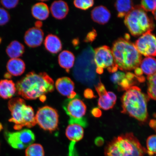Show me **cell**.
<instances>
[{"mask_svg": "<svg viewBox=\"0 0 156 156\" xmlns=\"http://www.w3.org/2000/svg\"><path fill=\"white\" fill-rule=\"evenodd\" d=\"M16 85L17 93L23 98L27 100L39 98L42 102L46 100L45 94L54 89L53 80L46 73L30 72Z\"/></svg>", "mask_w": 156, "mask_h": 156, "instance_id": "1", "label": "cell"}, {"mask_svg": "<svg viewBox=\"0 0 156 156\" xmlns=\"http://www.w3.org/2000/svg\"><path fill=\"white\" fill-rule=\"evenodd\" d=\"M118 38L113 43L112 49L115 62L119 69L131 71L139 67L142 61L141 55L135 44L129 41V36Z\"/></svg>", "mask_w": 156, "mask_h": 156, "instance_id": "2", "label": "cell"}, {"mask_svg": "<svg viewBox=\"0 0 156 156\" xmlns=\"http://www.w3.org/2000/svg\"><path fill=\"white\" fill-rule=\"evenodd\" d=\"M126 91L122 98V112L140 121L145 122L148 117L147 104L149 97L136 86H132Z\"/></svg>", "mask_w": 156, "mask_h": 156, "instance_id": "3", "label": "cell"}, {"mask_svg": "<svg viewBox=\"0 0 156 156\" xmlns=\"http://www.w3.org/2000/svg\"><path fill=\"white\" fill-rule=\"evenodd\" d=\"M146 150L133 133H129L115 138L106 146V156H143Z\"/></svg>", "mask_w": 156, "mask_h": 156, "instance_id": "4", "label": "cell"}, {"mask_svg": "<svg viewBox=\"0 0 156 156\" xmlns=\"http://www.w3.org/2000/svg\"><path fill=\"white\" fill-rule=\"evenodd\" d=\"M8 107L11 116L9 121L14 124L15 130H20L24 127L32 128L37 124L34 109L27 105L23 99L15 98L11 99Z\"/></svg>", "mask_w": 156, "mask_h": 156, "instance_id": "5", "label": "cell"}, {"mask_svg": "<svg viewBox=\"0 0 156 156\" xmlns=\"http://www.w3.org/2000/svg\"><path fill=\"white\" fill-rule=\"evenodd\" d=\"M124 23L132 36H141L154 28L153 19L140 5L133 8L125 17Z\"/></svg>", "mask_w": 156, "mask_h": 156, "instance_id": "6", "label": "cell"}, {"mask_svg": "<svg viewBox=\"0 0 156 156\" xmlns=\"http://www.w3.org/2000/svg\"><path fill=\"white\" fill-rule=\"evenodd\" d=\"M63 108L69 117V124H79L83 127L87 126V121L84 118L87 106L78 95L73 98L68 99L64 101Z\"/></svg>", "mask_w": 156, "mask_h": 156, "instance_id": "7", "label": "cell"}, {"mask_svg": "<svg viewBox=\"0 0 156 156\" xmlns=\"http://www.w3.org/2000/svg\"><path fill=\"white\" fill-rule=\"evenodd\" d=\"M94 60L96 66V73L99 75L103 73L106 68L109 73H114L118 71L112 49L107 46H103L95 49Z\"/></svg>", "mask_w": 156, "mask_h": 156, "instance_id": "8", "label": "cell"}, {"mask_svg": "<svg viewBox=\"0 0 156 156\" xmlns=\"http://www.w3.org/2000/svg\"><path fill=\"white\" fill-rule=\"evenodd\" d=\"M37 124L44 130L50 132L57 129L58 115L55 109L48 106L39 108L36 115Z\"/></svg>", "mask_w": 156, "mask_h": 156, "instance_id": "9", "label": "cell"}, {"mask_svg": "<svg viewBox=\"0 0 156 156\" xmlns=\"http://www.w3.org/2000/svg\"><path fill=\"white\" fill-rule=\"evenodd\" d=\"M5 136L9 145L14 149L20 150L28 147L36 139L34 133L27 129L15 132L6 131Z\"/></svg>", "mask_w": 156, "mask_h": 156, "instance_id": "10", "label": "cell"}, {"mask_svg": "<svg viewBox=\"0 0 156 156\" xmlns=\"http://www.w3.org/2000/svg\"><path fill=\"white\" fill-rule=\"evenodd\" d=\"M134 44L142 55L146 57L156 56V37L151 31L141 35Z\"/></svg>", "mask_w": 156, "mask_h": 156, "instance_id": "11", "label": "cell"}, {"mask_svg": "<svg viewBox=\"0 0 156 156\" xmlns=\"http://www.w3.org/2000/svg\"><path fill=\"white\" fill-rule=\"evenodd\" d=\"M95 88L99 97L98 101L99 107L105 110L112 108L116 103V95L111 91L107 92L104 85L100 81L95 86Z\"/></svg>", "mask_w": 156, "mask_h": 156, "instance_id": "12", "label": "cell"}, {"mask_svg": "<svg viewBox=\"0 0 156 156\" xmlns=\"http://www.w3.org/2000/svg\"><path fill=\"white\" fill-rule=\"evenodd\" d=\"M55 85L58 92L63 96L67 97L68 99L73 98L77 96L74 91L75 83L70 78H60L56 81Z\"/></svg>", "mask_w": 156, "mask_h": 156, "instance_id": "13", "label": "cell"}, {"mask_svg": "<svg viewBox=\"0 0 156 156\" xmlns=\"http://www.w3.org/2000/svg\"><path fill=\"white\" fill-rule=\"evenodd\" d=\"M44 33L40 28L33 27L25 32L24 36V42L31 48L40 46L43 41Z\"/></svg>", "mask_w": 156, "mask_h": 156, "instance_id": "14", "label": "cell"}, {"mask_svg": "<svg viewBox=\"0 0 156 156\" xmlns=\"http://www.w3.org/2000/svg\"><path fill=\"white\" fill-rule=\"evenodd\" d=\"M91 15L93 21L101 25L107 24L111 17L110 11L103 5L95 7L91 11Z\"/></svg>", "mask_w": 156, "mask_h": 156, "instance_id": "15", "label": "cell"}, {"mask_svg": "<svg viewBox=\"0 0 156 156\" xmlns=\"http://www.w3.org/2000/svg\"><path fill=\"white\" fill-rule=\"evenodd\" d=\"M8 73L12 76H19L24 73L26 66L23 60L20 58H11L6 65Z\"/></svg>", "mask_w": 156, "mask_h": 156, "instance_id": "16", "label": "cell"}, {"mask_svg": "<svg viewBox=\"0 0 156 156\" xmlns=\"http://www.w3.org/2000/svg\"><path fill=\"white\" fill-rule=\"evenodd\" d=\"M69 11L67 3L64 1H54L50 7V11L52 16L58 20L65 18Z\"/></svg>", "mask_w": 156, "mask_h": 156, "instance_id": "17", "label": "cell"}, {"mask_svg": "<svg viewBox=\"0 0 156 156\" xmlns=\"http://www.w3.org/2000/svg\"><path fill=\"white\" fill-rule=\"evenodd\" d=\"M16 91V85L12 80L6 79L0 81V97L2 98H11Z\"/></svg>", "mask_w": 156, "mask_h": 156, "instance_id": "18", "label": "cell"}, {"mask_svg": "<svg viewBox=\"0 0 156 156\" xmlns=\"http://www.w3.org/2000/svg\"><path fill=\"white\" fill-rule=\"evenodd\" d=\"M44 45L48 51L53 54L58 53L62 48L61 40L58 36L52 34H48L46 37Z\"/></svg>", "mask_w": 156, "mask_h": 156, "instance_id": "19", "label": "cell"}, {"mask_svg": "<svg viewBox=\"0 0 156 156\" xmlns=\"http://www.w3.org/2000/svg\"><path fill=\"white\" fill-rule=\"evenodd\" d=\"M66 134L68 139L76 143L83 139L84 134L83 127L77 124H69L66 129Z\"/></svg>", "mask_w": 156, "mask_h": 156, "instance_id": "20", "label": "cell"}, {"mask_svg": "<svg viewBox=\"0 0 156 156\" xmlns=\"http://www.w3.org/2000/svg\"><path fill=\"white\" fill-rule=\"evenodd\" d=\"M75 56L71 51L64 50L58 56V63L60 66L68 73L73 67L75 62Z\"/></svg>", "mask_w": 156, "mask_h": 156, "instance_id": "21", "label": "cell"}, {"mask_svg": "<svg viewBox=\"0 0 156 156\" xmlns=\"http://www.w3.org/2000/svg\"><path fill=\"white\" fill-rule=\"evenodd\" d=\"M33 16L39 21L44 20L49 15V9L47 5L44 2L35 4L31 9Z\"/></svg>", "mask_w": 156, "mask_h": 156, "instance_id": "22", "label": "cell"}, {"mask_svg": "<svg viewBox=\"0 0 156 156\" xmlns=\"http://www.w3.org/2000/svg\"><path fill=\"white\" fill-rule=\"evenodd\" d=\"M25 47L21 43L17 41H13L7 47L6 52L11 58H18L23 55L25 52Z\"/></svg>", "mask_w": 156, "mask_h": 156, "instance_id": "23", "label": "cell"}, {"mask_svg": "<svg viewBox=\"0 0 156 156\" xmlns=\"http://www.w3.org/2000/svg\"><path fill=\"white\" fill-rule=\"evenodd\" d=\"M115 7L118 12V17L119 18L125 17L134 7L132 1H117L115 3Z\"/></svg>", "mask_w": 156, "mask_h": 156, "instance_id": "24", "label": "cell"}, {"mask_svg": "<svg viewBox=\"0 0 156 156\" xmlns=\"http://www.w3.org/2000/svg\"><path fill=\"white\" fill-rule=\"evenodd\" d=\"M142 73L148 76L156 73V59L153 57H147L142 60L140 65Z\"/></svg>", "mask_w": 156, "mask_h": 156, "instance_id": "25", "label": "cell"}, {"mask_svg": "<svg viewBox=\"0 0 156 156\" xmlns=\"http://www.w3.org/2000/svg\"><path fill=\"white\" fill-rule=\"evenodd\" d=\"M43 146L40 144H35L28 146L25 152V156H44Z\"/></svg>", "mask_w": 156, "mask_h": 156, "instance_id": "26", "label": "cell"}, {"mask_svg": "<svg viewBox=\"0 0 156 156\" xmlns=\"http://www.w3.org/2000/svg\"><path fill=\"white\" fill-rule=\"evenodd\" d=\"M147 79V93L150 98L156 101V73L148 76Z\"/></svg>", "mask_w": 156, "mask_h": 156, "instance_id": "27", "label": "cell"}, {"mask_svg": "<svg viewBox=\"0 0 156 156\" xmlns=\"http://www.w3.org/2000/svg\"><path fill=\"white\" fill-rule=\"evenodd\" d=\"M147 153L150 155L156 154V135H152L147 138Z\"/></svg>", "mask_w": 156, "mask_h": 156, "instance_id": "28", "label": "cell"}, {"mask_svg": "<svg viewBox=\"0 0 156 156\" xmlns=\"http://www.w3.org/2000/svg\"><path fill=\"white\" fill-rule=\"evenodd\" d=\"M94 1L92 0L89 1H75L73 2L74 5L77 8L86 10L92 7L94 5Z\"/></svg>", "mask_w": 156, "mask_h": 156, "instance_id": "29", "label": "cell"}, {"mask_svg": "<svg viewBox=\"0 0 156 156\" xmlns=\"http://www.w3.org/2000/svg\"><path fill=\"white\" fill-rule=\"evenodd\" d=\"M142 8L146 12H153L156 8V0L155 1H142L141 2Z\"/></svg>", "mask_w": 156, "mask_h": 156, "instance_id": "30", "label": "cell"}, {"mask_svg": "<svg viewBox=\"0 0 156 156\" xmlns=\"http://www.w3.org/2000/svg\"><path fill=\"white\" fill-rule=\"evenodd\" d=\"M126 74L123 72L118 71L113 73L110 77L111 81L114 84L119 85L123 79L125 77Z\"/></svg>", "mask_w": 156, "mask_h": 156, "instance_id": "31", "label": "cell"}, {"mask_svg": "<svg viewBox=\"0 0 156 156\" xmlns=\"http://www.w3.org/2000/svg\"><path fill=\"white\" fill-rule=\"evenodd\" d=\"M10 19V16L8 11L0 7V26H3L8 23Z\"/></svg>", "mask_w": 156, "mask_h": 156, "instance_id": "32", "label": "cell"}, {"mask_svg": "<svg viewBox=\"0 0 156 156\" xmlns=\"http://www.w3.org/2000/svg\"><path fill=\"white\" fill-rule=\"evenodd\" d=\"M19 2L18 0L13 1H1V3L4 7L7 9H10L14 8L18 5Z\"/></svg>", "mask_w": 156, "mask_h": 156, "instance_id": "33", "label": "cell"}, {"mask_svg": "<svg viewBox=\"0 0 156 156\" xmlns=\"http://www.w3.org/2000/svg\"><path fill=\"white\" fill-rule=\"evenodd\" d=\"M97 36V33L94 29L89 32L86 37L84 42H92L95 40Z\"/></svg>", "mask_w": 156, "mask_h": 156, "instance_id": "34", "label": "cell"}, {"mask_svg": "<svg viewBox=\"0 0 156 156\" xmlns=\"http://www.w3.org/2000/svg\"><path fill=\"white\" fill-rule=\"evenodd\" d=\"M75 143L71 142L69 147V156H78L75 148Z\"/></svg>", "mask_w": 156, "mask_h": 156, "instance_id": "35", "label": "cell"}, {"mask_svg": "<svg viewBox=\"0 0 156 156\" xmlns=\"http://www.w3.org/2000/svg\"><path fill=\"white\" fill-rule=\"evenodd\" d=\"M84 96L87 99H92L95 97L92 90L90 89L85 90L84 92Z\"/></svg>", "mask_w": 156, "mask_h": 156, "instance_id": "36", "label": "cell"}, {"mask_svg": "<svg viewBox=\"0 0 156 156\" xmlns=\"http://www.w3.org/2000/svg\"><path fill=\"white\" fill-rule=\"evenodd\" d=\"M91 112L93 116L96 118H98L102 115L101 111L98 108H94L91 111Z\"/></svg>", "mask_w": 156, "mask_h": 156, "instance_id": "37", "label": "cell"}, {"mask_svg": "<svg viewBox=\"0 0 156 156\" xmlns=\"http://www.w3.org/2000/svg\"><path fill=\"white\" fill-rule=\"evenodd\" d=\"M134 72H135L136 76L138 77H141V76L142 75V74H143V73H142L141 68H139V67L136 68L135 69Z\"/></svg>", "mask_w": 156, "mask_h": 156, "instance_id": "38", "label": "cell"}, {"mask_svg": "<svg viewBox=\"0 0 156 156\" xmlns=\"http://www.w3.org/2000/svg\"><path fill=\"white\" fill-rule=\"evenodd\" d=\"M35 26L36 28H40L42 26V23L41 21H37L35 23Z\"/></svg>", "mask_w": 156, "mask_h": 156, "instance_id": "39", "label": "cell"}, {"mask_svg": "<svg viewBox=\"0 0 156 156\" xmlns=\"http://www.w3.org/2000/svg\"><path fill=\"white\" fill-rule=\"evenodd\" d=\"M5 77L7 79H10L12 77V76L9 73H7L5 74Z\"/></svg>", "mask_w": 156, "mask_h": 156, "instance_id": "40", "label": "cell"}, {"mask_svg": "<svg viewBox=\"0 0 156 156\" xmlns=\"http://www.w3.org/2000/svg\"><path fill=\"white\" fill-rule=\"evenodd\" d=\"M150 125L151 126H152V125H153V126L152 127H154L155 126H156V121H154V120H153V121H151V123H150Z\"/></svg>", "mask_w": 156, "mask_h": 156, "instance_id": "41", "label": "cell"}, {"mask_svg": "<svg viewBox=\"0 0 156 156\" xmlns=\"http://www.w3.org/2000/svg\"><path fill=\"white\" fill-rule=\"evenodd\" d=\"M152 13H153L154 17V18L156 20V8L154 10V11L152 12Z\"/></svg>", "mask_w": 156, "mask_h": 156, "instance_id": "42", "label": "cell"}, {"mask_svg": "<svg viewBox=\"0 0 156 156\" xmlns=\"http://www.w3.org/2000/svg\"><path fill=\"white\" fill-rule=\"evenodd\" d=\"M2 39L1 37H0V44L1 43V42H2Z\"/></svg>", "mask_w": 156, "mask_h": 156, "instance_id": "43", "label": "cell"}]
</instances>
